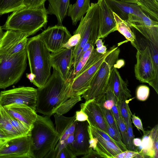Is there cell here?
Returning a JSON list of instances; mask_svg holds the SVG:
<instances>
[{"label": "cell", "instance_id": "1", "mask_svg": "<svg viewBox=\"0 0 158 158\" xmlns=\"http://www.w3.org/2000/svg\"><path fill=\"white\" fill-rule=\"evenodd\" d=\"M46 84L38 88L35 111L50 117L64 102L69 98L68 95L73 78L72 73L64 81L55 69Z\"/></svg>", "mask_w": 158, "mask_h": 158}, {"label": "cell", "instance_id": "2", "mask_svg": "<svg viewBox=\"0 0 158 158\" xmlns=\"http://www.w3.org/2000/svg\"><path fill=\"white\" fill-rule=\"evenodd\" d=\"M31 73L35 77L32 83L41 88L51 76V53L37 35L28 39L26 47Z\"/></svg>", "mask_w": 158, "mask_h": 158}, {"label": "cell", "instance_id": "3", "mask_svg": "<svg viewBox=\"0 0 158 158\" xmlns=\"http://www.w3.org/2000/svg\"><path fill=\"white\" fill-rule=\"evenodd\" d=\"M44 6L35 9L24 8L12 12L2 27L3 30H12L34 35L46 27L47 14Z\"/></svg>", "mask_w": 158, "mask_h": 158}, {"label": "cell", "instance_id": "4", "mask_svg": "<svg viewBox=\"0 0 158 158\" xmlns=\"http://www.w3.org/2000/svg\"><path fill=\"white\" fill-rule=\"evenodd\" d=\"M50 117L37 115L30 131L31 158H45L57 135Z\"/></svg>", "mask_w": 158, "mask_h": 158}, {"label": "cell", "instance_id": "5", "mask_svg": "<svg viewBox=\"0 0 158 158\" xmlns=\"http://www.w3.org/2000/svg\"><path fill=\"white\" fill-rule=\"evenodd\" d=\"M85 16L80 20L79 25L73 34L81 36L79 43L73 49V59L79 54L83 47L88 41L94 47L100 35V8L98 3H91Z\"/></svg>", "mask_w": 158, "mask_h": 158}, {"label": "cell", "instance_id": "6", "mask_svg": "<svg viewBox=\"0 0 158 158\" xmlns=\"http://www.w3.org/2000/svg\"><path fill=\"white\" fill-rule=\"evenodd\" d=\"M120 52L118 47L106 57L93 79L89 88L82 95L85 100L95 99L97 101L105 95L110 75L118 59Z\"/></svg>", "mask_w": 158, "mask_h": 158}, {"label": "cell", "instance_id": "7", "mask_svg": "<svg viewBox=\"0 0 158 158\" xmlns=\"http://www.w3.org/2000/svg\"><path fill=\"white\" fill-rule=\"evenodd\" d=\"M26 49L17 53L8 60L0 63V89L17 83L20 80L27 67Z\"/></svg>", "mask_w": 158, "mask_h": 158}, {"label": "cell", "instance_id": "8", "mask_svg": "<svg viewBox=\"0 0 158 158\" xmlns=\"http://www.w3.org/2000/svg\"><path fill=\"white\" fill-rule=\"evenodd\" d=\"M135 48L137 50L136 63L134 67L135 77L140 81L148 84L158 94V76L155 71L149 47L147 45L142 48L137 45Z\"/></svg>", "mask_w": 158, "mask_h": 158}, {"label": "cell", "instance_id": "9", "mask_svg": "<svg viewBox=\"0 0 158 158\" xmlns=\"http://www.w3.org/2000/svg\"><path fill=\"white\" fill-rule=\"evenodd\" d=\"M37 90L32 87L20 86L0 93V105L3 107L11 104H24L35 110Z\"/></svg>", "mask_w": 158, "mask_h": 158}, {"label": "cell", "instance_id": "10", "mask_svg": "<svg viewBox=\"0 0 158 158\" xmlns=\"http://www.w3.org/2000/svg\"><path fill=\"white\" fill-rule=\"evenodd\" d=\"M28 36L12 30L4 32L0 44V63L26 49Z\"/></svg>", "mask_w": 158, "mask_h": 158}, {"label": "cell", "instance_id": "11", "mask_svg": "<svg viewBox=\"0 0 158 158\" xmlns=\"http://www.w3.org/2000/svg\"><path fill=\"white\" fill-rule=\"evenodd\" d=\"M127 21L148 40L158 47V22L151 19L142 10L129 15Z\"/></svg>", "mask_w": 158, "mask_h": 158}, {"label": "cell", "instance_id": "12", "mask_svg": "<svg viewBox=\"0 0 158 158\" xmlns=\"http://www.w3.org/2000/svg\"><path fill=\"white\" fill-rule=\"evenodd\" d=\"M118 47L114 45L110 47L101 59L73 79L69 94V98L72 97L81 96L89 88L93 79L106 57Z\"/></svg>", "mask_w": 158, "mask_h": 158}, {"label": "cell", "instance_id": "13", "mask_svg": "<svg viewBox=\"0 0 158 158\" xmlns=\"http://www.w3.org/2000/svg\"><path fill=\"white\" fill-rule=\"evenodd\" d=\"M39 39L52 53L57 52L72 36L67 28L58 25L49 27L38 35Z\"/></svg>", "mask_w": 158, "mask_h": 158}, {"label": "cell", "instance_id": "14", "mask_svg": "<svg viewBox=\"0 0 158 158\" xmlns=\"http://www.w3.org/2000/svg\"><path fill=\"white\" fill-rule=\"evenodd\" d=\"M30 135L9 139L0 146V158H31Z\"/></svg>", "mask_w": 158, "mask_h": 158}, {"label": "cell", "instance_id": "15", "mask_svg": "<svg viewBox=\"0 0 158 158\" xmlns=\"http://www.w3.org/2000/svg\"><path fill=\"white\" fill-rule=\"evenodd\" d=\"M104 102H98L95 99L85 100L84 103L81 104V108L87 115V121L90 126L99 128L108 134L107 122L102 107Z\"/></svg>", "mask_w": 158, "mask_h": 158}, {"label": "cell", "instance_id": "16", "mask_svg": "<svg viewBox=\"0 0 158 158\" xmlns=\"http://www.w3.org/2000/svg\"><path fill=\"white\" fill-rule=\"evenodd\" d=\"M89 125L86 121L77 122L74 133V140L68 145L76 157L87 154L91 148H89Z\"/></svg>", "mask_w": 158, "mask_h": 158}, {"label": "cell", "instance_id": "17", "mask_svg": "<svg viewBox=\"0 0 158 158\" xmlns=\"http://www.w3.org/2000/svg\"><path fill=\"white\" fill-rule=\"evenodd\" d=\"M73 49L62 48L57 52L51 53L52 67L59 73L64 81L69 78L72 69Z\"/></svg>", "mask_w": 158, "mask_h": 158}, {"label": "cell", "instance_id": "18", "mask_svg": "<svg viewBox=\"0 0 158 158\" xmlns=\"http://www.w3.org/2000/svg\"><path fill=\"white\" fill-rule=\"evenodd\" d=\"M56 130L57 135L53 143L51 150L57 142L64 143L68 136L73 134L77 121L75 120L76 114L70 117L54 114Z\"/></svg>", "mask_w": 158, "mask_h": 158}, {"label": "cell", "instance_id": "19", "mask_svg": "<svg viewBox=\"0 0 158 158\" xmlns=\"http://www.w3.org/2000/svg\"><path fill=\"white\" fill-rule=\"evenodd\" d=\"M117 102L131 99V91L127 82L122 79L117 69L114 67L107 85Z\"/></svg>", "mask_w": 158, "mask_h": 158}, {"label": "cell", "instance_id": "20", "mask_svg": "<svg viewBox=\"0 0 158 158\" xmlns=\"http://www.w3.org/2000/svg\"><path fill=\"white\" fill-rule=\"evenodd\" d=\"M100 8L99 39H104L110 33L117 31L116 23L113 12L106 0H98Z\"/></svg>", "mask_w": 158, "mask_h": 158}, {"label": "cell", "instance_id": "21", "mask_svg": "<svg viewBox=\"0 0 158 158\" xmlns=\"http://www.w3.org/2000/svg\"><path fill=\"white\" fill-rule=\"evenodd\" d=\"M3 107L8 114L31 129L37 117L35 110L24 104H11Z\"/></svg>", "mask_w": 158, "mask_h": 158}, {"label": "cell", "instance_id": "22", "mask_svg": "<svg viewBox=\"0 0 158 158\" xmlns=\"http://www.w3.org/2000/svg\"><path fill=\"white\" fill-rule=\"evenodd\" d=\"M89 127L93 136L97 140L94 150L101 157L114 158V156L123 152L115 143L106 140L89 125Z\"/></svg>", "mask_w": 158, "mask_h": 158}, {"label": "cell", "instance_id": "23", "mask_svg": "<svg viewBox=\"0 0 158 158\" xmlns=\"http://www.w3.org/2000/svg\"><path fill=\"white\" fill-rule=\"evenodd\" d=\"M109 8L121 19L127 21L129 15L136 14L142 10L137 4L121 0H106Z\"/></svg>", "mask_w": 158, "mask_h": 158}, {"label": "cell", "instance_id": "24", "mask_svg": "<svg viewBox=\"0 0 158 158\" xmlns=\"http://www.w3.org/2000/svg\"><path fill=\"white\" fill-rule=\"evenodd\" d=\"M48 6L46 10L47 14L55 15L57 24L62 25V22L67 14L70 0H48Z\"/></svg>", "mask_w": 158, "mask_h": 158}, {"label": "cell", "instance_id": "25", "mask_svg": "<svg viewBox=\"0 0 158 158\" xmlns=\"http://www.w3.org/2000/svg\"><path fill=\"white\" fill-rule=\"evenodd\" d=\"M90 0H76L73 4H69L67 14L71 19L73 25H76L89 9Z\"/></svg>", "mask_w": 158, "mask_h": 158}, {"label": "cell", "instance_id": "26", "mask_svg": "<svg viewBox=\"0 0 158 158\" xmlns=\"http://www.w3.org/2000/svg\"><path fill=\"white\" fill-rule=\"evenodd\" d=\"M138 5L151 19L158 22V0H121Z\"/></svg>", "mask_w": 158, "mask_h": 158}, {"label": "cell", "instance_id": "27", "mask_svg": "<svg viewBox=\"0 0 158 158\" xmlns=\"http://www.w3.org/2000/svg\"><path fill=\"white\" fill-rule=\"evenodd\" d=\"M113 14L116 23L117 31L123 35L128 41H130L134 47H135L138 42L135 35L131 29V26L127 21L121 19L114 12Z\"/></svg>", "mask_w": 158, "mask_h": 158}, {"label": "cell", "instance_id": "28", "mask_svg": "<svg viewBox=\"0 0 158 158\" xmlns=\"http://www.w3.org/2000/svg\"><path fill=\"white\" fill-rule=\"evenodd\" d=\"M0 129L5 133L9 139L22 136L12 126L9 121L6 112L0 105Z\"/></svg>", "mask_w": 158, "mask_h": 158}, {"label": "cell", "instance_id": "29", "mask_svg": "<svg viewBox=\"0 0 158 158\" xmlns=\"http://www.w3.org/2000/svg\"><path fill=\"white\" fill-rule=\"evenodd\" d=\"M25 0H0V15L25 8Z\"/></svg>", "mask_w": 158, "mask_h": 158}, {"label": "cell", "instance_id": "30", "mask_svg": "<svg viewBox=\"0 0 158 158\" xmlns=\"http://www.w3.org/2000/svg\"><path fill=\"white\" fill-rule=\"evenodd\" d=\"M131 99L122 100L117 102L120 116L126 126L132 123V113L130 109L128 103Z\"/></svg>", "mask_w": 158, "mask_h": 158}, {"label": "cell", "instance_id": "31", "mask_svg": "<svg viewBox=\"0 0 158 158\" xmlns=\"http://www.w3.org/2000/svg\"><path fill=\"white\" fill-rule=\"evenodd\" d=\"M56 110L54 114L59 115H63L71 109L74 105L81 100V96H78L69 98Z\"/></svg>", "mask_w": 158, "mask_h": 158}, {"label": "cell", "instance_id": "32", "mask_svg": "<svg viewBox=\"0 0 158 158\" xmlns=\"http://www.w3.org/2000/svg\"><path fill=\"white\" fill-rule=\"evenodd\" d=\"M7 115L11 124L21 136L30 135L31 128L7 113Z\"/></svg>", "mask_w": 158, "mask_h": 158}, {"label": "cell", "instance_id": "33", "mask_svg": "<svg viewBox=\"0 0 158 158\" xmlns=\"http://www.w3.org/2000/svg\"><path fill=\"white\" fill-rule=\"evenodd\" d=\"M94 47L91 45L89 49L84 54L76 67L74 69H72L71 76L73 78L77 75L84 66Z\"/></svg>", "mask_w": 158, "mask_h": 158}, {"label": "cell", "instance_id": "34", "mask_svg": "<svg viewBox=\"0 0 158 158\" xmlns=\"http://www.w3.org/2000/svg\"><path fill=\"white\" fill-rule=\"evenodd\" d=\"M144 40L149 48L155 71L158 76V47L146 39Z\"/></svg>", "mask_w": 158, "mask_h": 158}, {"label": "cell", "instance_id": "35", "mask_svg": "<svg viewBox=\"0 0 158 158\" xmlns=\"http://www.w3.org/2000/svg\"><path fill=\"white\" fill-rule=\"evenodd\" d=\"M107 127L108 134L115 142L117 145L123 151L128 150L125 145L123 143L121 137L118 136L114 129L107 123Z\"/></svg>", "mask_w": 158, "mask_h": 158}, {"label": "cell", "instance_id": "36", "mask_svg": "<svg viewBox=\"0 0 158 158\" xmlns=\"http://www.w3.org/2000/svg\"><path fill=\"white\" fill-rule=\"evenodd\" d=\"M102 107L108 124L114 129L118 136L121 137L117 123L110 110H107L104 108L102 105Z\"/></svg>", "mask_w": 158, "mask_h": 158}, {"label": "cell", "instance_id": "37", "mask_svg": "<svg viewBox=\"0 0 158 158\" xmlns=\"http://www.w3.org/2000/svg\"><path fill=\"white\" fill-rule=\"evenodd\" d=\"M121 135V138L123 143L127 147L128 144V135L127 127L121 117L116 122Z\"/></svg>", "mask_w": 158, "mask_h": 158}, {"label": "cell", "instance_id": "38", "mask_svg": "<svg viewBox=\"0 0 158 158\" xmlns=\"http://www.w3.org/2000/svg\"><path fill=\"white\" fill-rule=\"evenodd\" d=\"M149 88L147 86L144 85L139 86L136 90L137 98L140 101H145L149 96Z\"/></svg>", "mask_w": 158, "mask_h": 158}, {"label": "cell", "instance_id": "39", "mask_svg": "<svg viewBox=\"0 0 158 158\" xmlns=\"http://www.w3.org/2000/svg\"><path fill=\"white\" fill-rule=\"evenodd\" d=\"M81 39V36L79 34H73V35L68 40V41L62 46V48L71 49L76 46L79 43Z\"/></svg>", "mask_w": 158, "mask_h": 158}, {"label": "cell", "instance_id": "40", "mask_svg": "<svg viewBox=\"0 0 158 158\" xmlns=\"http://www.w3.org/2000/svg\"><path fill=\"white\" fill-rule=\"evenodd\" d=\"M128 135V144L126 148L128 150L136 151L133 143L134 136L133 134L132 123L126 126Z\"/></svg>", "mask_w": 158, "mask_h": 158}, {"label": "cell", "instance_id": "41", "mask_svg": "<svg viewBox=\"0 0 158 158\" xmlns=\"http://www.w3.org/2000/svg\"><path fill=\"white\" fill-rule=\"evenodd\" d=\"M143 158L138 152L127 150L120 153L114 156V158Z\"/></svg>", "mask_w": 158, "mask_h": 158}, {"label": "cell", "instance_id": "42", "mask_svg": "<svg viewBox=\"0 0 158 158\" xmlns=\"http://www.w3.org/2000/svg\"><path fill=\"white\" fill-rule=\"evenodd\" d=\"M158 125H156L150 131V135L153 142V150L156 155L158 157Z\"/></svg>", "mask_w": 158, "mask_h": 158}, {"label": "cell", "instance_id": "43", "mask_svg": "<svg viewBox=\"0 0 158 158\" xmlns=\"http://www.w3.org/2000/svg\"><path fill=\"white\" fill-rule=\"evenodd\" d=\"M47 0H25L24 5L25 7L35 9L44 6V3Z\"/></svg>", "mask_w": 158, "mask_h": 158}, {"label": "cell", "instance_id": "44", "mask_svg": "<svg viewBox=\"0 0 158 158\" xmlns=\"http://www.w3.org/2000/svg\"><path fill=\"white\" fill-rule=\"evenodd\" d=\"M76 157L67 146L62 149L59 152L56 158H75Z\"/></svg>", "mask_w": 158, "mask_h": 158}, {"label": "cell", "instance_id": "45", "mask_svg": "<svg viewBox=\"0 0 158 158\" xmlns=\"http://www.w3.org/2000/svg\"><path fill=\"white\" fill-rule=\"evenodd\" d=\"M114 101V104L110 110L117 122L119 120L121 116L117 102L116 100Z\"/></svg>", "mask_w": 158, "mask_h": 158}, {"label": "cell", "instance_id": "46", "mask_svg": "<svg viewBox=\"0 0 158 158\" xmlns=\"http://www.w3.org/2000/svg\"><path fill=\"white\" fill-rule=\"evenodd\" d=\"M75 120L78 122H84L87 121L88 116L87 114L81 109L77 111L76 112Z\"/></svg>", "mask_w": 158, "mask_h": 158}, {"label": "cell", "instance_id": "47", "mask_svg": "<svg viewBox=\"0 0 158 158\" xmlns=\"http://www.w3.org/2000/svg\"><path fill=\"white\" fill-rule=\"evenodd\" d=\"M90 126L105 139L112 142L116 144L115 142L109 136L108 134L99 128L91 126Z\"/></svg>", "mask_w": 158, "mask_h": 158}, {"label": "cell", "instance_id": "48", "mask_svg": "<svg viewBox=\"0 0 158 158\" xmlns=\"http://www.w3.org/2000/svg\"><path fill=\"white\" fill-rule=\"evenodd\" d=\"M131 118L135 126L138 129L142 131L143 133H144L145 131L143 127L140 119L138 117L135 116V114L132 115Z\"/></svg>", "mask_w": 158, "mask_h": 158}, {"label": "cell", "instance_id": "49", "mask_svg": "<svg viewBox=\"0 0 158 158\" xmlns=\"http://www.w3.org/2000/svg\"><path fill=\"white\" fill-rule=\"evenodd\" d=\"M114 104V101L112 99L106 100L103 102L102 106L105 109L110 110Z\"/></svg>", "mask_w": 158, "mask_h": 158}, {"label": "cell", "instance_id": "50", "mask_svg": "<svg viewBox=\"0 0 158 158\" xmlns=\"http://www.w3.org/2000/svg\"><path fill=\"white\" fill-rule=\"evenodd\" d=\"M101 157L100 155L95 151L91 148L89 153L87 154L84 155L82 158H98Z\"/></svg>", "mask_w": 158, "mask_h": 158}, {"label": "cell", "instance_id": "51", "mask_svg": "<svg viewBox=\"0 0 158 158\" xmlns=\"http://www.w3.org/2000/svg\"><path fill=\"white\" fill-rule=\"evenodd\" d=\"M125 62L122 59L118 60L114 65V67L116 69H119L124 65Z\"/></svg>", "mask_w": 158, "mask_h": 158}, {"label": "cell", "instance_id": "52", "mask_svg": "<svg viewBox=\"0 0 158 158\" xmlns=\"http://www.w3.org/2000/svg\"><path fill=\"white\" fill-rule=\"evenodd\" d=\"M9 140L5 133L0 129V140L6 141Z\"/></svg>", "mask_w": 158, "mask_h": 158}, {"label": "cell", "instance_id": "53", "mask_svg": "<svg viewBox=\"0 0 158 158\" xmlns=\"http://www.w3.org/2000/svg\"><path fill=\"white\" fill-rule=\"evenodd\" d=\"M26 75L27 78L29 79L31 82L33 83L35 77V75L31 73H27Z\"/></svg>", "mask_w": 158, "mask_h": 158}, {"label": "cell", "instance_id": "54", "mask_svg": "<svg viewBox=\"0 0 158 158\" xmlns=\"http://www.w3.org/2000/svg\"><path fill=\"white\" fill-rule=\"evenodd\" d=\"M95 45H96L97 49L101 48L104 45V43L101 39H97Z\"/></svg>", "mask_w": 158, "mask_h": 158}, {"label": "cell", "instance_id": "55", "mask_svg": "<svg viewBox=\"0 0 158 158\" xmlns=\"http://www.w3.org/2000/svg\"><path fill=\"white\" fill-rule=\"evenodd\" d=\"M96 49L98 53L102 54L105 53L107 51L106 47L104 45L100 48L98 49L96 48Z\"/></svg>", "mask_w": 158, "mask_h": 158}, {"label": "cell", "instance_id": "56", "mask_svg": "<svg viewBox=\"0 0 158 158\" xmlns=\"http://www.w3.org/2000/svg\"><path fill=\"white\" fill-rule=\"evenodd\" d=\"M142 140L139 138H134L133 143L134 146L137 147L140 146L141 144Z\"/></svg>", "mask_w": 158, "mask_h": 158}, {"label": "cell", "instance_id": "57", "mask_svg": "<svg viewBox=\"0 0 158 158\" xmlns=\"http://www.w3.org/2000/svg\"><path fill=\"white\" fill-rule=\"evenodd\" d=\"M4 32L3 31V29L2 28V27L0 25V44L3 37Z\"/></svg>", "mask_w": 158, "mask_h": 158}, {"label": "cell", "instance_id": "58", "mask_svg": "<svg viewBox=\"0 0 158 158\" xmlns=\"http://www.w3.org/2000/svg\"><path fill=\"white\" fill-rule=\"evenodd\" d=\"M6 142V141L0 140V146Z\"/></svg>", "mask_w": 158, "mask_h": 158}]
</instances>
